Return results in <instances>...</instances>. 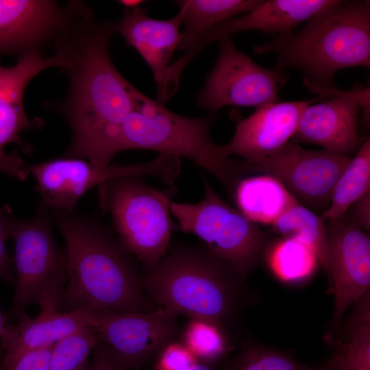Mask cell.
I'll return each instance as SVG.
<instances>
[{"instance_id":"30","label":"cell","mask_w":370,"mask_h":370,"mask_svg":"<svg viewBox=\"0 0 370 370\" xmlns=\"http://www.w3.org/2000/svg\"><path fill=\"white\" fill-rule=\"evenodd\" d=\"M153 370H193L198 361L182 343L173 339L156 355Z\"/></svg>"},{"instance_id":"17","label":"cell","mask_w":370,"mask_h":370,"mask_svg":"<svg viewBox=\"0 0 370 370\" xmlns=\"http://www.w3.org/2000/svg\"><path fill=\"white\" fill-rule=\"evenodd\" d=\"M68 18V8L56 1H0V53L34 51L57 36Z\"/></svg>"},{"instance_id":"29","label":"cell","mask_w":370,"mask_h":370,"mask_svg":"<svg viewBox=\"0 0 370 370\" xmlns=\"http://www.w3.org/2000/svg\"><path fill=\"white\" fill-rule=\"evenodd\" d=\"M99 341L90 326L61 338L52 347L49 370H75L88 360Z\"/></svg>"},{"instance_id":"1","label":"cell","mask_w":370,"mask_h":370,"mask_svg":"<svg viewBox=\"0 0 370 370\" xmlns=\"http://www.w3.org/2000/svg\"><path fill=\"white\" fill-rule=\"evenodd\" d=\"M114 23L95 19L89 9L71 7L55 49L69 76L64 114L72 130L66 158L110 164L121 126L134 107L136 88L114 66L109 42Z\"/></svg>"},{"instance_id":"9","label":"cell","mask_w":370,"mask_h":370,"mask_svg":"<svg viewBox=\"0 0 370 370\" xmlns=\"http://www.w3.org/2000/svg\"><path fill=\"white\" fill-rule=\"evenodd\" d=\"M180 158L162 153L147 162L101 166L80 158H64L31 164L29 169L36 181L40 204L51 210L73 211L92 187L119 177L151 175L173 186L180 173Z\"/></svg>"},{"instance_id":"14","label":"cell","mask_w":370,"mask_h":370,"mask_svg":"<svg viewBox=\"0 0 370 370\" xmlns=\"http://www.w3.org/2000/svg\"><path fill=\"white\" fill-rule=\"evenodd\" d=\"M62 64V58L57 53L45 57L34 51L23 56L14 66H0V164L3 173L21 181L28 176L29 166L16 153H5L4 147L8 144L16 143L25 152L30 151L20 134L38 123L29 119L25 113L23 106L25 88L41 71L53 66L61 68Z\"/></svg>"},{"instance_id":"11","label":"cell","mask_w":370,"mask_h":370,"mask_svg":"<svg viewBox=\"0 0 370 370\" xmlns=\"http://www.w3.org/2000/svg\"><path fill=\"white\" fill-rule=\"evenodd\" d=\"M350 158L327 149L311 150L291 142L261 160L247 163V173L269 175L315 208H328L335 184Z\"/></svg>"},{"instance_id":"35","label":"cell","mask_w":370,"mask_h":370,"mask_svg":"<svg viewBox=\"0 0 370 370\" xmlns=\"http://www.w3.org/2000/svg\"><path fill=\"white\" fill-rule=\"evenodd\" d=\"M349 216L345 215L348 219L365 231L370 228V190L367 191L352 206ZM350 206V207H351Z\"/></svg>"},{"instance_id":"18","label":"cell","mask_w":370,"mask_h":370,"mask_svg":"<svg viewBox=\"0 0 370 370\" xmlns=\"http://www.w3.org/2000/svg\"><path fill=\"white\" fill-rule=\"evenodd\" d=\"M183 10L173 17L160 20L150 17L140 5L125 8L121 19L114 23L125 42L135 49L149 66L157 86L160 89L175 50L182 39L180 26Z\"/></svg>"},{"instance_id":"31","label":"cell","mask_w":370,"mask_h":370,"mask_svg":"<svg viewBox=\"0 0 370 370\" xmlns=\"http://www.w3.org/2000/svg\"><path fill=\"white\" fill-rule=\"evenodd\" d=\"M52 346L2 358L0 370H49Z\"/></svg>"},{"instance_id":"39","label":"cell","mask_w":370,"mask_h":370,"mask_svg":"<svg viewBox=\"0 0 370 370\" xmlns=\"http://www.w3.org/2000/svg\"><path fill=\"white\" fill-rule=\"evenodd\" d=\"M88 360L84 362L82 365H81L77 369L75 370H87L88 367Z\"/></svg>"},{"instance_id":"36","label":"cell","mask_w":370,"mask_h":370,"mask_svg":"<svg viewBox=\"0 0 370 370\" xmlns=\"http://www.w3.org/2000/svg\"><path fill=\"white\" fill-rule=\"evenodd\" d=\"M142 1H135V0H123L119 1V3L123 4L125 8L135 7L140 5L142 3Z\"/></svg>"},{"instance_id":"13","label":"cell","mask_w":370,"mask_h":370,"mask_svg":"<svg viewBox=\"0 0 370 370\" xmlns=\"http://www.w3.org/2000/svg\"><path fill=\"white\" fill-rule=\"evenodd\" d=\"M325 230L328 276L334 295V308L325 340L341 325L347 308L370 291V239L367 232L345 216L329 222Z\"/></svg>"},{"instance_id":"6","label":"cell","mask_w":370,"mask_h":370,"mask_svg":"<svg viewBox=\"0 0 370 370\" xmlns=\"http://www.w3.org/2000/svg\"><path fill=\"white\" fill-rule=\"evenodd\" d=\"M140 176H127L99 186V202L112 217L124 248L149 271L166 255L174 225L171 203L177 188L157 189Z\"/></svg>"},{"instance_id":"34","label":"cell","mask_w":370,"mask_h":370,"mask_svg":"<svg viewBox=\"0 0 370 370\" xmlns=\"http://www.w3.org/2000/svg\"><path fill=\"white\" fill-rule=\"evenodd\" d=\"M87 370H129L101 341L93 350Z\"/></svg>"},{"instance_id":"28","label":"cell","mask_w":370,"mask_h":370,"mask_svg":"<svg viewBox=\"0 0 370 370\" xmlns=\"http://www.w3.org/2000/svg\"><path fill=\"white\" fill-rule=\"evenodd\" d=\"M221 370H323L296 360L275 349L245 343L233 357L222 364Z\"/></svg>"},{"instance_id":"3","label":"cell","mask_w":370,"mask_h":370,"mask_svg":"<svg viewBox=\"0 0 370 370\" xmlns=\"http://www.w3.org/2000/svg\"><path fill=\"white\" fill-rule=\"evenodd\" d=\"M245 276L205 246H178L142 276L147 297L160 307L223 328L247 301Z\"/></svg>"},{"instance_id":"12","label":"cell","mask_w":370,"mask_h":370,"mask_svg":"<svg viewBox=\"0 0 370 370\" xmlns=\"http://www.w3.org/2000/svg\"><path fill=\"white\" fill-rule=\"evenodd\" d=\"M175 311L163 307L148 312L94 310L90 326L129 370H139L177 332Z\"/></svg>"},{"instance_id":"8","label":"cell","mask_w":370,"mask_h":370,"mask_svg":"<svg viewBox=\"0 0 370 370\" xmlns=\"http://www.w3.org/2000/svg\"><path fill=\"white\" fill-rule=\"evenodd\" d=\"M205 195L195 204L171 203L177 228L196 235L216 257L246 277L260 262L265 236L258 224L226 204L204 177Z\"/></svg>"},{"instance_id":"5","label":"cell","mask_w":370,"mask_h":370,"mask_svg":"<svg viewBox=\"0 0 370 370\" xmlns=\"http://www.w3.org/2000/svg\"><path fill=\"white\" fill-rule=\"evenodd\" d=\"M214 118L212 113L201 118L177 114L136 89L133 110L121 126L114 155L141 149L186 158L212 173L232 194L247 174L242 160L223 156L211 140Z\"/></svg>"},{"instance_id":"16","label":"cell","mask_w":370,"mask_h":370,"mask_svg":"<svg viewBox=\"0 0 370 370\" xmlns=\"http://www.w3.org/2000/svg\"><path fill=\"white\" fill-rule=\"evenodd\" d=\"M311 101L269 103L256 108L238 122L231 140L218 145L225 157L238 155L254 163L283 147L295 134L300 117Z\"/></svg>"},{"instance_id":"25","label":"cell","mask_w":370,"mask_h":370,"mask_svg":"<svg viewBox=\"0 0 370 370\" xmlns=\"http://www.w3.org/2000/svg\"><path fill=\"white\" fill-rule=\"evenodd\" d=\"M323 222L320 216L297 201L289 207L271 227L275 232L286 238L297 240L310 247L328 273L329 254Z\"/></svg>"},{"instance_id":"15","label":"cell","mask_w":370,"mask_h":370,"mask_svg":"<svg viewBox=\"0 0 370 370\" xmlns=\"http://www.w3.org/2000/svg\"><path fill=\"white\" fill-rule=\"evenodd\" d=\"M336 0H269L263 1L251 11L239 17L223 21L205 32L186 53L171 64L168 77L175 82L187 64L205 47L233 34L258 30L283 35L292 32L299 23L308 21L320 12L334 5Z\"/></svg>"},{"instance_id":"38","label":"cell","mask_w":370,"mask_h":370,"mask_svg":"<svg viewBox=\"0 0 370 370\" xmlns=\"http://www.w3.org/2000/svg\"><path fill=\"white\" fill-rule=\"evenodd\" d=\"M193 370H214L213 367L198 362Z\"/></svg>"},{"instance_id":"37","label":"cell","mask_w":370,"mask_h":370,"mask_svg":"<svg viewBox=\"0 0 370 370\" xmlns=\"http://www.w3.org/2000/svg\"><path fill=\"white\" fill-rule=\"evenodd\" d=\"M5 325H6V322H5V317L0 311V340L4 332Z\"/></svg>"},{"instance_id":"2","label":"cell","mask_w":370,"mask_h":370,"mask_svg":"<svg viewBox=\"0 0 370 370\" xmlns=\"http://www.w3.org/2000/svg\"><path fill=\"white\" fill-rule=\"evenodd\" d=\"M49 210L66 243L62 311L132 312L158 308L147 297L131 254L103 223L75 210Z\"/></svg>"},{"instance_id":"24","label":"cell","mask_w":370,"mask_h":370,"mask_svg":"<svg viewBox=\"0 0 370 370\" xmlns=\"http://www.w3.org/2000/svg\"><path fill=\"white\" fill-rule=\"evenodd\" d=\"M370 190V140L367 138L350 158L333 189L330 206L320 216L334 222L344 217L350 206Z\"/></svg>"},{"instance_id":"40","label":"cell","mask_w":370,"mask_h":370,"mask_svg":"<svg viewBox=\"0 0 370 370\" xmlns=\"http://www.w3.org/2000/svg\"><path fill=\"white\" fill-rule=\"evenodd\" d=\"M0 172L3 173V167H2V166L1 164H0Z\"/></svg>"},{"instance_id":"32","label":"cell","mask_w":370,"mask_h":370,"mask_svg":"<svg viewBox=\"0 0 370 370\" xmlns=\"http://www.w3.org/2000/svg\"><path fill=\"white\" fill-rule=\"evenodd\" d=\"M15 219L9 206L5 205L0 208V280L10 285H14L15 277L6 241L10 238Z\"/></svg>"},{"instance_id":"23","label":"cell","mask_w":370,"mask_h":370,"mask_svg":"<svg viewBox=\"0 0 370 370\" xmlns=\"http://www.w3.org/2000/svg\"><path fill=\"white\" fill-rule=\"evenodd\" d=\"M262 0H184L177 1L183 10L182 39L178 49L187 51L201 36L214 25L246 14L262 3Z\"/></svg>"},{"instance_id":"10","label":"cell","mask_w":370,"mask_h":370,"mask_svg":"<svg viewBox=\"0 0 370 370\" xmlns=\"http://www.w3.org/2000/svg\"><path fill=\"white\" fill-rule=\"evenodd\" d=\"M219 44L217 62L198 94V107L214 112L226 106L257 108L278 101V93L288 79L283 69L259 66L230 37Z\"/></svg>"},{"instance_id":"20","label":"cell","mask_w":370,"mask_h":370,"mask_svg":"<svg viewBox=\"0 0 370 370\" xmlns=\"http://www.w3.org/2000/svg\"><path fill=\"white\" fill-rule=\"evenodd\" d=\"M93 311L79 309L66 312L43 308L34 318L23 313L15 320V324L6 323L0 340L3 358L53 345L61 338L90 326Z\"/></svg>"},{"instance_id":"33","label":"cell","mask_w":370,"mask_h":370,"mask_svg":"<svg viewBox=\"0 0 370 370\" xmlns=\"http://www.w3.org/2000/svg\"><path fill=\"white\" fill-rule=\"evenodd\" d=\"M304 84L311 92L321 96L333 95L335 97H345L356 102L363 110V121L366 126L369 123L370 102L369 86L362 90L345 91L337 89L334 86H325L314 84L304 78Z\"/></svg>"},{"instance_id":"7","label":"cell","mask_w":370,"mask_h":370,"mask_svg":"<svg viewBox=\"0 0 370 370\" xmlns=\"http://www.w3.org/2000/svg\"><path fill=\"white\" fill-rule=\"evenodd\" d=\"M52 221L49 210L42 204L33 217L14 221L10 238L15 247V291L4 316L6 323L25 313L32 304L62 297L67 278L66 254L56 242Z\"/></svg>"},{"instance_id":"19","label":"cell","mask_w":370,"mask_h":370,"mask_svg":"<svg viewBox=\"0 0 370 370\" xmlns=\"http://www.w3.org/2000/svg\"><path fill=\"white\" fill-rule=\"evenodd\" d=\"M358 110L356 102L345 97L308 106L293 138L349 157L362 144L356 131Z\"/></svg>"},{"instance_id":"26","label":"cell","mask_w":370,"mask_h":370,"mask_svg":"<svg viewBox=\"0 0 370 370\" xmlns=\"http://www.w3.org/2000/svg\"><path fill=\"white\" fill-rule=\"evenodd\" d=\"M268 262L280 280L296 282L310 277L319 261L310 247L294 238L284 237L270 249Z\"/></svg>"},{"instance_id":"21","label":"cell","mask_w":370,"mask_h":370,"mask_svg":"<svg viewBox=\"0 0 370 370\" xmlns=\"http://www.w3.org/2000/svg\"><path fill=\"white\" fill-rule=\"evenodd\" d=\"M369 297L368 293L356 302L343 327L325 341L334 349L323 370H370Z\"/></svg>"},{"instance_id":"27","label":"cell","mask_w":370,"mask_h":370,"mask_svg":"<svg viewBox=\"0 0 370 370\" xmlns=\"http://www.w3.org/2000/svg\"><path fill=\"white\" fill-rule=\"evenodd\" d=\"M182 343L198 362L213 367L232 350L225 328L205 319L190 318L182 333Z\"/></svg>"},{"instance_id":"4","label":"cell","mask_w":370,"mask_h":370,"mask_svg":"<svg viewBox=\"0 0 370 370\" xmlns=\"http://www.w3.org/2000/svg\"><path fill=\"white\" fill-rule=\"evenodd\" d=\"M254 50L275 53L278 68H295L314 84L334 86L338 71L370 67L369 1H338L309 19L301 30L279 35Z\"/></svg>"},{"instance_id":"22","label":"cell","mask_w":370,"mask_h":370,"mask_svg":"<svg viewBox=\"0 0 370 370\" xmlns=\"http://www.w3.org/2000/svg\"><path fill=\"white\" fill-rule=\"evenodd\" d=\"M232 195L238 210L248 219L271 225L298 201L279 180L264 174L242 178Z\"/></svg>"}]
</instances>
